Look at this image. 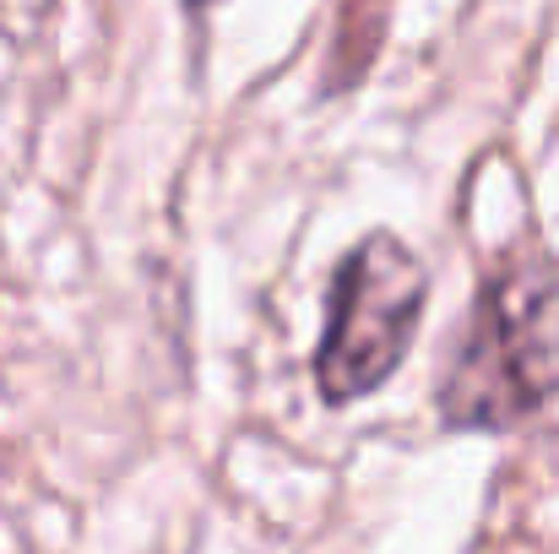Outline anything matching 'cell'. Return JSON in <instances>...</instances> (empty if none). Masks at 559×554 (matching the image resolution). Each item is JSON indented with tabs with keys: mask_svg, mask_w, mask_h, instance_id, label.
I'll return each mask as SVG.
<instances>
[{
	"mask_svg": "<svg viewBox=\"0 0 559 554\" xmlns=\"http://www.w3.org/2000/svg\"><path fill=\"white\" fill-rule=\"evenodd\" d=\"M559 386V261L516 250L478 294L440 375V413L462 429L533 419Z\"/></svg>",
	"mask_w": 559,
	"mask_h": 554,
	"instance_id": "6da1fadb",
	"label": "cell"
},
{
	"mask_svg": "<svg viewBox=\"0 0 559 554\" xmlns=\"http://www.w3.org/2000/svg\"><path fill=\"white\" fill-rule=\"evenodd\" d=\"M429 299L424 261L396 239L370 234L337 272L332 288V321L326 343L316 354V380L326 402H354L391 380V369L407 359L418 316Z\"/></svg>",
	"mask_w": 559,
	"mask_h": 554,
	"instance_id": "7a4b0ae2",
	"label": "cell"
}]
</instances>
